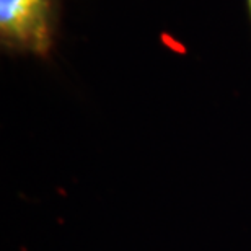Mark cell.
Masks as SVG:
<instances>
[{
	"mask_svg": "<svg viewBox=\"0 0 251 251\" xmlns=\"http://www.w3.org/2000/svg\"><path fill=\"white\" fill-rule=\"evenodd\" d=\"M62 0H0V46L15 56L48 59L56 44Z\"/></svg>",
	"mask_w": 251,
	"mask_h": 251,
	"instance_id": "cell-1",
	"label": "cell"
},
{
	"mask_svg": "<svg viewBox=\"0 0 251 251\" xmlns=\"http://www.w3.org/2000/svg\"><path fill=\"white\" fill-rule=\"evenodd\" d=\"M247 5H248V13H250V18H251V0H247Z\"/></svg>",
	"mask_w": 251,
	"mask_h": 251,
	"instance_id": "cell-2",
	"label": "cell"
}]
</instances>
